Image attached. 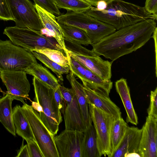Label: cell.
<instances>
[{"instance_id":"603a6c76","label":"cell","mask_w":157,"mask_h":157,"mask_svg":"<svg viewBox=\"0 0 157 157\" xmlns=\"http://www.w3.org/2000/svg\"><path fill=\"white\" fill-rule=\"evenodd\" d=\"M24 71L26 74L36 78L54 90L60 85L58 79L46 67L37 62L29 66Z\"/></svg>"},{"instance_id":"4fadbf2b","label":"cell","mask_w":157,"mask_h":157,"mask_svg":"<svg viewBox=\"0 0 157 157\" xmlns=\"http://www.w3.org/2000/svg\"><path fill=\"white\" fill-rule=\"evenodd\" d=\"M70 71L82 81L83 86L94 90H101L109 94L113 86L111 80H105L67 53Z\"/></svg>"},{"instance_id":"2e32d148","label":"cell","mask_w":157,"mask_h":157,"mask_svg":"<svg viewBox=\"0 0 157 157\" xmlns=\"http://www.w3.org/2000/svg\"><path fill=\"white\" fill-rule=\"evenodd\" d=\"M88 103L112 115L116 119L121 117L120 109L109 97V94L101 90L93 89L83 86Z\"/></svg>"},{"instance_id":"ac0fdd59","label":"cell","mask_w":157,"mask_h":157,"mask_svg":"<svg viewBox=\"0 0 157 157\" xmlns=\"http://www.w3.org/2000/svg\"><path fill=\"white\" fill-rule=\"evenodd\" d=\"M142 131V128L128 126L122 141L112 157H125L130 153H138Z\"/></svg>"},{"instance_id":"5bb4252c","label":"cell","mask_w":157,"mask_h":157,"mask_svg":"<svg viewBox=\"0 0 157 157\" xmlns=\"http://www.w3.org/2000/svg\"><path fill=\"white\" fill-rule=\"evenodd\" d=\"M142 129L138 153L141 157H157V119L148 116Z\"/></svg>"},{"instance_id":"f546056e","label":"cell","mask_w":157,"mask_h":157,"mask_svg":"<svg viewBox=\"0 0 157 157\" xmlns=\"http://www.w3.org/2000/svg\"><path fill=\"white\" fill-rule=\"evenodd\" d=\"M35 4L52 14L58 16L61 14L53 0H33Z\"/></svg>"},{"instance_id":"4316f807","label":"cell","mask_w":157,"mask_h":157,"mask_svg":"<svg viewBox=\"0 0 157 157\" xmlns=\"http://www.w3.org/2000/svg\"><path fill=\"white\" fill-rule=\"evenodd\" d=\"M31 52L36 59L55 73L60 81H63V75L67 74L70 72L69 67L62 66L40 53L35 51H32Z\"/></svg>"},{"instance_id":"d590c367","label":"cell","mask_w":157,"mask_h":157,"mask_svg":"<svg viewBox=\"0 0 157 157\" xmlns=\"http://www.w3.org/2000/svg\"><path fill=\"white\" fill-rule=\"evenodd\" d=\"M16 157H30L27 144L23 145L18 151Z\"/></svg>"},{"instance_id":"7402d4cb","label":"cell","mask_w":157,"mask_h":157,"mask_svg":"<svg viewBox=\"0 0 157 157\" xmlns=\"http://www.w3.org/2000/svg\"><path fill=\"white\" fill-rule=\"evenodd\" d=\"M13 100L8 93L0 98V122L10 133L15 136L12 108Z\"/></svg>"},{"instance_id":"5b68a950","label":"cell","mask_w":157,"mask_h":157,"mask_svg":"<svg viewBox=\"0 0 157 157\" xmlns=\"http://www.w3.org/2000/svg\"><path fill=\"white\" fill-rule=\"evenodd\" d=\"M3 33L6 35L13 44L30 52L42 48L63 51L54 38L46 36L40 32L15 26L6 27Z\"/></svg>"},{"instance_id":"30bf717a","label":"cell","mask_w":157,"mask_h":157,"mask_svg":"<svg viewBox=\"0 0 157 157\" xmlns=\"http://www.w3.org/2000/svg\"><path fill=\"white\" fill-rule=\"evenodd\" d=\"M84 132L65 129L53 138L59 157H82Z\"/></svg>"},{"instance_id":"3957f363","label":"cell","mask_w":157,"mask_h":157,"mask_svg":"<svg viewBox=\"0 0 157 157\" xmlns=\"http://www.w3.org/2000/svg\"><path fill=\"white\" fill-rule=\"evenodd\" d=\"M33 84L35 94L34 100L42 108V112L39 113L40 118L54 136L58 131L62 117L54 98V89L35 77L33 79Z\"/></svg>"},{"instance_id":"7c38bea8","label":"cell","mask_w":157,"mask_h":157,"mask_svg":"<svg viewBox=\"0 0 157 157\" xmlns=\"http://www.w3.org/2000/svg\"><path fill=\"white\" fill-rule=\"evenodd\" d=\"M24 71H2L0 72V77L6 86L7 92L13 100L23 103L29 99L30 85Z\"/></svg>"},{"instance_id":"ba28073f","label":"cell","mask_w":157,"mask_h":157,"mask_svg":"<svg viewBox=\"0 0 157 157\" xmlns=\"http://www.w3.org/2000/svg\"><path fill=\"white\" fill-rule=\"evenodd\" d=\"M88 103L90 116L96 132L99 151L101 156L110 157V134L112 125L116 118L94 105Z\"/></svg>"},{"instance_id":"7a4b0ae2","label":"cell","mask_w":157,"mask_h":157,"mask_svg":"<svg viewBox=\"0 0 157 157\" xmlns=\"http://www.w3.org/2000/svg\"><path fill=\"white\" fill-rule=\"evenodd\" d=\"M85 13L116 30L148 19L157 20L144 7L123 0H113L101 10L92 6Z\"/></svg>"},{"instance_id":"ffe728a7","label":"cell","mask_w":157,"mask_h":157,"mask_svg":"<svg viewBox=\"0 0 157 157\" xmlns=\"http://www.w3.org/2000/svg\"><path fill=\"white\" fill-rule=\"evenodd\" d=\"M66 78L71 86V89L75 95L80 106L84 124L86 128L92 122L89 109L88 103L83 88V85L76 79L71 71Z\"/></svg>"},{"instance_id":"9a60e30c","label":"cell","mask_w":157,"mask_h":157,"mask_svg":"<svg viewBox=\"0 0 157 157\" xmlns=\"http://www.w3.org/2000/svg\"><path fill=\"white\" fill-rule=\"evenodd\" d=\"M69 55L105 80H111L113 61L103 59L93 51L89 55H82L68 50Z\"/></svg>"},{"instance_id":"f35d334b","label":"cell","mask_w":157,"mask_h":157,"mask_svg":"<svg viewBox=\"0 0 157 157\" xmlns=\"http://www.w3.org/2000/svg\"><path fill=\"white\" fill-rule=\"evenodd\" d=\"M140 157V155L137 153H132L127 155L125 157Z\"/></svg>"},{"instance_id":"83f0119b","label":"cell","mask_w":157,"mask_h":157,"mask_svg":"<svg viewBox=\"0 0 157 157\" xmlns=\"http://www.w3.org/2000/svg\"><path fill=\"white\" fill-rule=\"evenodd\" d=\"M59 9H63L67 12H85L92 6L85 0H53Z\"/></svg>"},{"instance_id":"d6986e66","label":"cell","mask_w":157,"mask_h":157,"mask_svg":"<svg viewBox=\"0 0 157 157\" xmlns=\"http://www.w3.org/2000/svg\"><path fill=\"white\" fill-rule=\"evenodd\" d=\"M115 86L127 113V122L137 125L138 124V117L132 101L130 90L126 79L122 78L117 80Z\"/></svg>"},{"instance_id":"8fae6325","label":"cell","mask_w":157,"mask_h":157,"mask_svg":"<svg viewBox=\"0 0 157 157\" xmlns=\"http://www.w3.org/2000/svg\"><path fill=\"white\" fill-rule=\"evenodd\" d=\"M59 88L65 101L63 114L65 129L84 132L86 128L76 98L71 88L60 85Z\"/></svg>"},{"instance_id":"1f68e13d","label":"cell","mask_w":157,"mask_h":157,"mask_svg":"<svg viewBox=\"0 0 157 157\" xmlns=\"http://www.w3.org/2000/svg\"><path fill=\"white\" fill-rule=\"evenodd\" d=\"M0 19L4 21H14L6 0H0Z\"/></svg>"},{"instance_id":"9c48e42d","label":"cell","mask_w":157,"mask_h":157,"mask_svg":"<svg viewBox=\"0 0 157 157\" xmlns=\"http://www.w3.org/2000/svg\"><path fill=\"white\" fill-rule=\"evenodd\" d=\"M16 26L40 32L43 27L34 5L29 0H6Z\"/></svg>"},{"instance_id":"8992f818","label":"cell","mask_w":157,"mask_h":157,"mask_svg":"<svg viewBox=\"0 0 157 157\" xmlns=\"http://www.w3.org/2000/svg\"><path fill=\"white\" fill-rule=\"evenodd\" d=\"M23 104L22 110L44 157H59L54 140V136L44 125L38 112L31 106L25 102Z\"/></svg>"},{"instance_id":"4dcf8cb0","label":"cell","mask_w":157,"mask_h":157,"mask_svg":"<svg viewBox=\"0 0 157 157\" xmlns=\"http://www.w3.org/2000/svg\"><path fill=\"white\" fill-rule=\"evenodd\" d=\"M150 104L147 109L148 116L157 119V88L151 91Z\"/></svg>"},{"instance_id":"e575fe53","label":"cell","mask_w":157,"mask_h":157,"mask_svg":"<svg viewBox=\"0 0 157 157\" xmlns=\"http://www.w3.org/2000/svg\"><path fill=\"white\" fill-rule=\"evenodd\" d=\"M144 7L147 12L157 19V0H146Z\"/></svg>"},{"instance_id":"836d02e7","label":"cell","mask_w":157,"mask_h":157,"mask_svg":"<svg viewBox=\"0 0 157 157\" xmlns=\"http://www.w3.org/2000/svg\"><path fill=\"white\" fill-rule=\"evenodd\" d=\"M54 94L57 106L61 113H63L65 106V101L59 86L56 89L54 90Z\"/></svg>"},{"instance_id":"f1b7e54d","label":"cell","mask_w":157,"mask_h":157,"mask_svg":"<svg viewBox=\"0 0 157 157\" xmlns=\"http://www.w3.org/2000/svg\"><path fill=\"white\" fill-rule=\"evenodd\" d=\"M33 51L44 55L51 60L62 66L69 67L68 58L67 56H65L63 52V51L47 48H39Z\"/></svg>"},{"instance_id":"44dd1931","label":"cell","mask_w":157,"mask_h":157,"mask_svg":"<svg viewBox=\"0 0 157 157\" xmlns=\"http://www.w3.org/2000/svg\"><path fill=\"white\" fill-rule=\"evenodd\" d=\"M12 110L13 122L16 133L26 142L35 141L29 124L21 107L20 105H17L13 108Z\"/></svg>"},{"instance_id":"8d00e7d4","label":"cell","mask_w":157,"mask_h":157,"mask_svg":"<svg viewBox=\"0 0 157 157\" xmlns=\"http://www.w3.org/2000/svg\"><path fill=\"white\" fill-rule=\"evenodd\" d=\"M89 3L92 6L96 7L98 3L101 2H105L107 4L113 0H85Z\"/></svg>"},{"instance_id":"e0dca14e","label":"cell","mask_w":157,"mask_h":157,"mask_svg":"<svg viewBox=\"0 0 157 157\" xmlns=\"http://www.w3.org/2000/svg\"><path fill=\"white\" fill-rule=\"evenodd\" d=\"M34 6L43 27L41 32L46 31L48 35L54 38L66 54L68 50L66 47L63 32L56 16L38 5L35 4Z\"/></svg>"},{"instance_id":"484cf974","label":"cell","mask_w":157,"mask_h":157,"mask_svg":"<svg viewBox=\"0 0 157 157\" xmlns=\"http://www.w3.org/2000/svg\"><path fill=\"white\" fill-rule=\"evenodd\" d=\"M121 117L116 119L112 125L110 134V157H112L122 141L128 127Z\"/></svg>"},{"instance_id":"d6a6232c","label":"cell","mask_w":157,"mask_h":157,"mask_svg":"<svg viewBox=\"0 0 157 157\" xmlns=\"http://www.w3.org/2000/svg\"><path fill=\"white\" fill-rule=\"evenodd\" d=\"M30 157H44L38 145L34 140L27 142Z\"/></svg>"},{"instance_id":"74e56055","label":"cell","mask_w":157,"mask_h":157,"mask_svg":"<svg viewBox=\"0 0 157 157\" xmlns=\"http://www.w3.org/2000/svg\"><path fill=\"white\" fill-rule=\"evenodd\" d=\"M32 107L33 108L39 113L42 112V107L40 104L36 101H33L32 102Z\"/></svg>"},{"instance_id":"277c9868","label":"cell","mask_w":157,"mask_h":157,"mask_svg":"<svg viewBox=\"0 0 157 157\" xmlns=\"http://www.w3.org/2000/svg\"><path fill=\"white\" fill-rule=\"evenodd\" d=\"M57 22L80 28L88 36L92 44H96L102 39L113 33L116 29L85 12H67L56 17Z\"/></svg>"},{"instance_id":"d4e9b609","label":"cell","mask_w":157,"mask_h":157,"mask_svg":"<svg viewBox=\"0 0 157 157\" xmlns=\"http://www.w3.org/2000/svg\"><path fill=\"white\" fill-rule=\"evenodd\" d=\"M62 29L65 41L72 43L88 46L91 44L86 32L79 28L59 24Z\"/></svg>"},{"instance_id":"52a82bcc","label":"cell","mask_w":157,"mask_h":157,"mask_svg":"<svg viewBox=\"0 0 157 157\" xmlns=\"http://www.w3.org/2000/svg\"><path fill=\"white\" fill-rule=\"evenodd\" d=\"M37 63L31 52L13 44L10 40H0V72L23 70Z\"/></svg>"},{"instance_id":"6da1fadb","label":"cell","mask_w":157,"mask_h":157,"mask_svg":"<svg viewBox=\"0 0 157 157\" xmlns=\"http://www.w3.org/2000/svg\"><path fill=\"white\" fill-rule=\"evenodd\" d=\"M156 21L148 19L116 30L98 43L91 44L92 50L113 62L144 45L157 27Z\"/></svg>"},{"instance_id":"cb8c5ba5","label":"cell","mask_w":157,"mask_h":157,"mask_svg":"<svg viewBox=\"0 0 157 157\" xmlns=\"http://www.w3.org/2000/svg\"><path fill=\"white\" fill-rule=\"evenodd\" d=\"M90 122L84 132L83 148L82 157H101L98 147L95 129Z\"/></svg>"}]
</instances>
